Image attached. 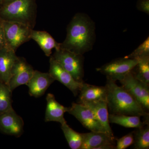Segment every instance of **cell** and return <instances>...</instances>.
I'll return each instance as SVG.
<instances>
[{"instance_id":"1","label":"cell","mask_w":149,"mask_h":149,"mask_svg":"<svg viewBox=\"0 0 149 149\" xmlns=\"http://www.w3.org/2000/svg\"><path fill=\"white\" fill-rule=\"evenodd\" d=\"M95 24L85 14L77 13L67 29V35L61 49L83 55L92 50L95 39Z\"/></svg>"},{"instance_id":"2","label":"cell","mask_w":149,"mask_h":149,"mask_svg":"<svg viewBox=\"0 0 149 149\" xmlns=\"http://www.w3.org/2000/svg\"><path fill=\"white\" fill-rule=\"evenodd\" d=\"M107 103L112 114L138 116L145 118L149 113L144 109L136 99L122 86L115 81L107 79Z\"/></svg>"},{"instance_id":"3","label":"cell","mask_w":149,"mask_h":149,"mask_svg":"<svg viewBox=\"0 0 149 149\" xmlns=\"http://www.w3.org/2000/svg\"><path fill=\"white\" fill-rule=\"evenodd\" d=\"M37 16L35 0H14L0 7V18L23 23L34 28Z\"/></svg>"},{"instance_id":"4","label":"cell","mask_w":149,"mask_h":149,"mask_svg":"<svg viewBox=\"0 0 149 149\" xmlns=\"http://www.w3.org/2000/svg\"><path fill=\"white\" fill-rule=\"evenodd\" d=\"M52 56L71 74L74 80L77 82H83L84 58L83 55L60 49L55 51Z\"/></svg>"},{"instance_id":"5","label":"cell","mask_w":149,"mask_h":149,"mask_svg":"<svg viewBox=\"0 0 149 149\" xmlns=\"http://www.w3.org/2000/svg\"><path fill=\"white\" fill-rule=\"evenodd\" d=\"M7 47L16 52L22 44L31 38L32 29L23 23L3 21Z\"/></svg>"},{"instance_id":"6","label":"cell","mask_w":149,"mask_h":149,"mask_svg":"<svg viewBox=\"0 0 149 149\" xmlns=\"http://www.w3.org/2000/svg\"><path fill=\"white\" fill-rule=\"evenodd\" d=\"M137 62L136 59L118 58L97 68V70L105 75L108 80L119 81L132 70Z\"/></svg>"},{"instance_id":"7","label":"cell","mask_w":149,"mask_h":149,"mask_svg":"<svg viewBox=\"0 0 149 149\" xmlns=\"http://www.w3.org/2000/svg\"><path fill=\"white\" fill-rule=\"evenodd\" d=\"M119 82L146 111L149 110V85L137 80L130 72Z\"/></svg>"},{"instance_id":"8","label":"cell","mask_w":149,"mask_h":149,"mask_svg":"<svg viewBox=\"0 0 149 149\" xmlns=\"http://www.w3.org/2000/svg\"><path fill=\"white\" fill-rule=\"evenodd\" d=\"M67 112L73 116L84 127L91 131L107 134L93 112L86 106L72 103L71 106L68 107Z\"/></svg>"},{"instance_id":"9","label":"cell","mask_w":149,"mask_h":149,"mask_svg":"<svg viewBox=\"0 0 149 149\" xmlns=\"http://www.w3.org/2000/svg\"><path fill=\"white\" fill-rule=\"evenodd\" d=\"M34 71L32 66L24 58L18 57L12 68L8 84L11 91L13 92L19 86L26 85L32 77Z\"/></svg>"},{"instance_id":"10","label":"cell","mask_w":149,"mask_h":149,"mask_svg":"<svg viewBox=\"0 0 149 149\" xmlns=\"http://www.w3.org/2000/svg\"><path fill=\"white\" fill-rule=\"evenodd\" d=\"M49 73L54 80L60 82L70 90L74 96L79 94L83 82H77L62 66L51 56Z\"/></svg>"},{"instance_id":"11","label":"cell","mask_w":149,"mask_h":149,"mask_svg":"<svg viewBox=\"0 0 149 149\" xmlns=\"http://www.w3.org/2000/svg\"><path fill=\"white\" fill-rule=\"evenodd\" d=\"M23 119L12 109L0 115V131L6 135L19 137L24 132Z\"/></svg>"},{"instance_id":"12","label":"cell","mask_w":149,"mask_h":149,"mask_svg":"<svg viewBox=\"0 0 149 149\" xmlns=\"http://www.w3.org/2000/svg\"><path fill=\"white\" fill-rule=\"evenodd\" d=\"M55 81L49 72L35 70L26 85L30 96L38 98L42 96L51 84Z\"/></svg>"},{"instance_id":"13","label":"cell","mask_w":149,"mask_h":149,"mask_svg":"<svg viewBox=\"0 0 149 149\" xmlns=\"http://www.w3.org/2000/svg\"><path fill=\"white\" fill-rule=\"evenodd\" d=\"M79 94V104L101 101H107L105 86H96L83 82Z\"/></svg>"},{"instance_id":"14","label":"cell","mask_w":149,"mask_h":149,"mask_svg":"<svg viewBox=\"0 0 149 149\" xmlns=\"http://www.w3.org/2000/svg\"><path fill=\"white\" fill-rule=\"evenodd\" d=\"M46 107L45 121H55L63 124L66 123L64 114L68 112V107L62 105L56 100L54 96L49 93L46 97Z\"/></svg>"},{"instance_id":"15","label":"cell","mask_w":149,"mask_h":149,"mask_svg":"<svg viewBox=\"0 0 149 149\" xmlns=\"http://www.w3.org/2000/svg\"><path fill=\"white\" fill-rule=\"evenodd\" d=\"M18 57L7 47L0 49V82L8 85L12 68Z\"/></svg>"},{"instance_id":"16","label":"cell","mask_w":149,"mask_h":149,"mask_svg":"<svg viewBox=\"0 0 149 149\" xmlns=\"http://www.w3.org/2000/svg\"><path fill=\"white\" fill-rule=\"evenodd\" d=\"M83 141L81 149H97L104 145H116L115 138L106 133L91 131L82 133Z\"/></svg>"},{"instance_id":"17","label":"cell","mask_w":149,"mask_h":149,"mask_svg":"<svg viewBox=\"0 0 149 149\" xmlns=\"http://www.w3.org/2000/svg\"><path fill=\"white\" fill-rule=\"evenodd\" d=\"M82 104L88 107L93 112L97 120L103 127L107 134L111 137H114L110 125L109 119V114L107 101H101L91 102L85 103Z\"/></svg>"},{"instance_id":"18","label":"cell","mask_w":149,"mask_h":149,"mask_svg":"<svg viewBox=\"0 0 149 149\" xmlns=\"http://www.w3.org/2000/svg\"><path fill=\"white\" fill-rule=\"evenodd\" d=\"M31 38L39 45L47 56H51L53 49H55L56 51L60 49L61 43L56 42L53 37L45 31L32 29Z\"/></svg>"},{"instance_id":"19","label":"cell","mask_w":149,"mask_h":149,"mask_svg":"<svg viewBox=\"0 0 149 149\" xmlns=\"http://www.w3.org/2000/svg\"><path fill=\"white\" fill-rule=\"evenodd\" d=\"M140 116L110 113L109 119L110 123H115L127 128H138L149 123V117L146 118L145 121H142Z\"/></svg>"},{"instance_id":"20","label":"cell","mask_w":149,"mask_h":149,"mask_svg":"<svg viewBox=\"0 0 149 149\" xmlns=\"http://www.w3.org/2000/svg\"><path fill=\"white\" fill-rule=\"evenodd\" d=\"M136 59L137 64L130 72L137 80L149 85V56Z\"/></svg>"},{"instance_id":"21","label":"cell","mask_w":149,"mask_h":149,"mask_svg":"<svg viewBox=\"0 0 149 149\" xmlns=\"http://www.w3.org/2000/svg\"><path fill=\"white\" fill-rule=\"evenodd\" d=\"M61 129L70 148L72 149H81L83 141L82 133L73 130L67 123L61 124Z\"/></svg>"},{"instance_id":"22","label":"cell","mask_w":149,"mask_h":149,"mask_svg":"<svg viewBox=\"0 0 149 149\" xmlns=\"http://www.w3.org/2000/svg\"><path fill=\"white\" fill-rule=\"evenodd\" d=\"M133 132L134 148L148 149L149 148V125L146 124L143 127L137 128Z\"/></svg>"},{"instance_id":"23","label":"cell","mask_w":149,"mask_h":149,"mask_svg":"<svg viewBox=\"0 0 149 149\" xmlns=\"http://www.w3.org/2000/svg\"><path fill=\"white\" fill-rule=\"evenodd\" d=\"M12 93L8 85L0 82V115L13 109Z\"/></svg>"},{"instance_id":"24","label":"cell","mask_w":149,"mask_h":149,"mask_svg":"<svg viewBox=\"0 0 149 149\" xmlns=\"http://www.w3.org/2000/svg\"><path fill=\"white\" fill-rule=\"evenodd\" d=\"M149 56V37L140 46L130 54L125 56V58L137 59Z\"/></svg>"},{"instance_id":"25","label":"cell","mask_w":149,"mask_h":149,"mask_svg":"<svg viewBox=\"0 0 149 149\" xmlns=\"http://www.w3.org/2000/svg\"><path fill=\"white\" fill-rule=\"evenodd\" d=\"M115 149H125L133 145L134 142L133 132L127 134L125 136L116 140Z\"/></svg>"},{"instance_id":"26","label":"cell","mask_w":149,"mask_h":149,"mask_svg":"<svg viewBox=\"0 0 149 149\" xmlns=\"http://www.w3.org/2000/svg\"><path fill=\"white\" fill-rule=\"evenodd\" d=\"M137 8L141 11L149 15V0H140L138 3Z\"/></svg>"},{"instance_id":"27","label":"cell","mask_w":149,"mask_h":149,"mask_svg":"<svg viewBox=\"0 0 149 149\" xmlns=\"http://www.w3.org/2000/svg\"><path fill=\"white\" fill-rule=\"evenodd\" d=\"M7 47L3 20L0 18V49Z\"/></svg>"},{"instance_id":"28","label":"cell","mask_w":149,"mask_h":149,"mask_svg":"<svg viewBox=\"0 0 149 149\" xmlns=\"http://www.w3.org/2000/svg\"><path fill=\"white\" fill-rule=\"evenodd\" d=\"M14 0H3V5L6 4L8 3H10L11 2Z\"/></svg>"},{"instance_id":"29","label":"cell","mask_w":149,"mask_h":149,"mask_svg":"<svg viewBox=\"0 0 149 149\" xmlns=\"http://www.w3.org/2000/svg\"><path fill=\"white\" fill-rule=\"evenodd\" d=\"M3 4V0H0V7L2 6Z\"/></svg>"}]
</instances>
